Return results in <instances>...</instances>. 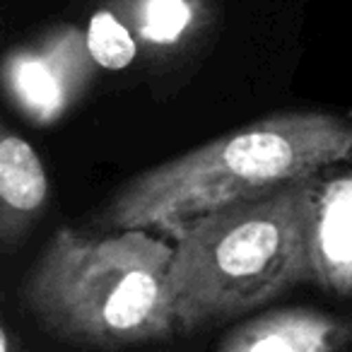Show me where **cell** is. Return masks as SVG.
<instances>
[{"instance_id":"7","label":"cell","mask_w":352,"mask_h":352,"mask_svg":"<svg viewBox=\"0 0 352 352\" xmlns=\"http://www.w3.org/2000/svg\"><path fill=\"white\" fill-rule=\"evenodd\" d=\"M49 203V176L34 147L17 133L0 135V241L10 251Z\"/></svg>"},{"instance_id":"8","label":"cell","mask_w":352,"mask_h":352,"mask_svg":"<svg viewBox=\"0 0 352 352\" xmlns=\"http://www.w3.org/2000/svg\"><path fill=\"white\" fill-rule=\"evenodd\" d=\"M87 49L92 58L104 68H126L135 56V44H133L128 30L111 17L109 12H97L89 22Z\"/></svg>"},{"instance_id":"5","label":"cell","mask_w":352,"mask_h":352,"mask_svg":"<svg viewBox=\"0 0 352 352\" xmlns=\"http://www.w3.org/2000/svg\"><path fill=\"white\" fill-rule=\"evenodd\" d=\"M311 283L352 297V166L323 179L309 234Z\"/></svg>"},{"instance_id":"2","label":"cell","mask_w":352,"mask_h":352,"mask_svg":"<svg viewBox=\"0 0 352 352\" xmlns=\"http://www.w3.org/2000/svg\"><path fill=\"white\" fill-rule=\"evenodd\" d=\"M321 174L217 208L169 234L179 333L244 316L311 280L309 234Z\"/></svg>"},{"instance_id":"1","label":"cell","mask_w":352,"mask_h":352,"mask_svg":"<svg viewBox=\"0 0 352 352\" xmlns=\"http://www.w3.org/2000/svg\"><path fill=\"white\" fill-rule=\"evenodd\" d=\"M352 160V123L328 113H280L140 171L107 203V230L169 236L217 208L275 191Z\"/></svg>"},{"instance_id":"9","label":"cell","mask_w":352,"mask_h":352,"mask_svg":"<svg viewBox=\"0 0 352 352\" xmlns=\"http://www.w3.org/2000/svg\"><path fill=\"white\" fill-rule=\"evenodd\" d=\"M191 20L186 0H147L142 8L140 34L155 44H171L182 36Z\"/></svg>"},{"instance_id":"10","label":"cell","mask_w":352,"mask_h":352,"mask_svg":"<svg viewBox=\"0 0 352 352\" xmlns=\"http://www.w3.org/2000/svg\"><path fill=\"white\" fill-rule=\"evenodd\" d=\"M0 352H22L20 342L15 345V340H12V333L8 328V323H3V328H0Z\"/></svg>"},{"instance_id":"6","label":"cell","mask_w":352,"mask_h":352,"mask_svg":"<svg viewBox=\"0 0 352 352\" xmlns=\"http://www.w3.org/2000/svg\"><path fill=\"white\" fill-rule=\"evenodd\" d=\"M80 51L73 44H56L49 54H20L8 60L6 82L12 102L36 126H51L65 113L78 92Z\"/></svg>"},{"instance_id":"3","label":"cell","mask_w":352,"mask_h":352,"mask_svg":"<svg viewBox=\"0 0 352 352\" xmlns=\"http://www.w3.org/2000/svg\"><path fill=\"white\" fill-rule=\"evenodd\" d=\"M174 241L155 230L60 227L30 265L20 297L54 338L121 347L179 333L169 292Z\"/></svg>"},{"instance_id":"4","label":"cell","mask_w":352,"mask_h":352,"mask_svg":"<svg viewBox=\"0 0 352 352\" xmlns=\"http://www.w3.org/2000/svg\"><path fill=\"white\" fill-rule=\"evenodd\" d=\"M350 338L352 328L333 314L287 307L236 323L217 352H338Z\"/></svg>"}]
</instances>
